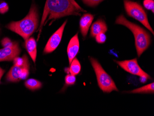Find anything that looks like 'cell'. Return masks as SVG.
I'll return each mask as SVG.
<instances>
[{
  "instance_id": "cell-1",
  "label": "cell",
  "mask_w": 154,
  "mask_h": 116,
  "mask_svg": "<svg viewBox=\"0 0 154 116\" xmlns=\"http://www.w3.org/2000/svg\"><path fill=\"white\" fill-rule=\"evenodd\" d=\"M87 11L79 5L75 0H46L42 18L38 38L43 26L49 21L68 15H81Z\"/></svg>"
},
{
  "instance_id": "cell-2",
  "label": "cell",
  "mask_w": 154,
  "mask_h": 116,
  "mask_svg": "<svg viewBox=\"0 0 154 116\" xmlns=\"http://www.w3.org/2000/svg\"><path fill=\"white\" fill-rule=\"evenodd\" d=\"M38 24V15L36 5L32 4L28 14L20 21L12 22L6 26L8 29L18 34L25 40L36 31Z\"/></svg>"
},
{
  "instance_id": "cell-3",
  "label": "cell",
  "mask_w": 154,
  "mask_h": 116,
  "mask_svg": "<svg viewBox=\"0 0 154 116\" xmlns=\"http://www.w3.org/2000/svg\"><path fill=\"white\" fill-rule=\"evenodd\" d=\"M116 24L125 26L133 33L137 56L140 57L150 45L151 39L149 33L138 25L128 20L123 15H120L117 18Z\"/></svg>"
},
{
  "instance_id": "cell-4",
  "label": "cell",
  "mask_w": 154,
  "mask_h": 116,
  "mask_svg": "<svg viewBox=\"0 0 154 116\" xmlns=\"http://www.w3.org/2000/svg\"><path fill=\"white\" fill-rule=\"evenodd\" d=\"M91 64L97 76L98 84L103 92L109 93L113 91H118L117 87L112 78L103 70L96 59L90 58Z\"/></svg>"
},
{
  "instance_id": "cell-5",
  "label": "cell",
  "mask_w": 154,
  "mask_h": 116,
  "mask_svg": "<svg viewBox=\"0 0 154 116\" xmlns=\"http://www.w3.org/2000/svg\"><path fill=\"white\" fill-rule=\"evenodd\" d=\"M124 4L128 15L141 23L154 35V31L149 25L147 16L142 7L137 2L129 0H124Z\"/></svg>"
},
{
  "instance_id": "cell-6",
  "label": "cell",
  "mask_w": 154,
  "mask_h": 116,
  "mask_svg": "<svg viewBox=\"0 0 154 116\" xmlns=\"http://www.w3.org/2000/svg\"><path fill=\"white\" fill-rule=\"evenodd\" d=\"M114 61L123 70L131 74L139 76L142 78L145 79L146 80L151 79L150 76L145 72L139 66L137 58L122 61L116 60H114Z\"/></svg>"
},
{
  "instance_id": "cell-7",
  "label": "cell",
  "mask_w": 154,
  "mask_h": 116,
  "mask_svg": "<svg viewBox=\"0 0 154 116\" xmlns=\"http://www.w3.org/2000/svg\"><path fill=\"white\" fill-rule=\"evenodd\" d=\"M29 67H19L14 65L11 67L6 76L7 81L17 83L24 80L29 75Z\"/></svg>"
},
{
  "instance_id": "cell-8",
  "label": "cell",
  "mask_w": 154,
  "mask_h": 116,
  "mask_svg": "<svg viewBox=\"0 0 154 116\" xmlns=\"http://www.w3.org/2000/svg\"><path fill=\"white\" fill-rule=\"evenodd\" d=\"M66 23L67 20H66L63 24L61 25V27L51 36L44 49V52L45 53L52 52L58 46L61 41L64 30Z\"/></svg>"
},
{
  "instance_id": "cell-9",
  "label": "cell",
  "mask_w": 154,
  "mask_h": 116,
  "mask_svg": "<svg viewBox=\"0 0 154 116\" xmlns=\"http://www.w3.org/2000/svg\"><path fill=\"white\" fill-rule=\"evenodd\" d=\"M20 52V50L19 44L16 42L12 46L0 49V62L13 60L19 56Z\"/></svg>"
},
{
  "instance_id": "cell-10",
  "label": "cell",
  "mask_w": 154,
  "mask_h": 116,
  "mask_svg": "<svg viewBox=\"0 0 154 116\" xmlns=\"http://www.w3.org/2000/svg\"><path fill=\"white\" fill-rule=\"evenodd\" d=\"M79 49V42L78 34H76L71 39L67 46V55L69 64H70L73 59L76 57Z\"/></svg>"
},
{
  "instance_id": "cell-11",
  "label": "cell",
  "mask_w": 154,
  "mask_h": 116,
  "mask_svg": "<svg viewBox=\"0 0 154 116\" xmlns=\"http://www.w3.org/2000/svg\"><path fill=\"white\" fill-rule=\"evenodd\" d=\"M93 19L94 16L90 14H84L81 17L79 22V25L80 31L84 38H85L87 36L89 28L92 24Z\"/></svg>"
},
{
  "instance_id": "cell-12",
  "label": "cell",
  "mask_w": 154,
  "mask_h": 116,
  "mask_svg": "<svg viewBox=\"0 0 154 116\" xmlns=\"http://www.w3.org/2000/svg\"><path fill=\"white\" fill-rule=\"evenodd\" d=\"M108 30L107 25L103 20H99L94 22L91 27V36L95 37L101 33H105Z\"/></svg>"
},
{
  "instance_id": "cell-13",
  "label": "cell",
  "mask_w": 154,
  "mask_h": 116,
  "mask_svg": "<svg viewBox=\"0 0 154 116\" xmlns=\"http://www.w3.org/2000/svg\"><path fill=\"white\" fill-rule=\"evenodd\" d=\"M25 41V45L27 51L31 56L34 63H35L37 54V43L36 40L33 38H30Z\"/></svg>"
},
{
  "instance_id": "cell-14",
  "label": "cell",
  "mask_w": 154,
  "mask_h": 116,
  "mask_svg": "<svg viewBox=\"0 0 154 116\" xmlns=\"http://www.w3.org/2000/svg\"><path fill=\"white\" fill-rule=\"evenodd\" d=\"M154 83H153L134 90L128 92L130 93H154Z\"/></svg>"
},
{
  "instance_id": "cell-15",
  "label": "cell",
  "mask_w": 154,
  "mask_h": 116,
  "mask_svg": "<svg viewBox=\"0 0 154 116\" xmlns=\"http://www.w3.org/2000/svg\"><path fill=\"white\" fill-rule=\"evenodd\" d=\"M70 65V67L69 72L71 74L76 76L80 73L81 71V65L78 60L77 58H74Z\"/></svg>"
},
{
  "instance_id": "cell-16",
  "label": "cell",
  "mask_w": 154,
  "mask_h": 116,
  "mask_svg": "<svg viewBox=\"0 0 154 116\" xmlns=\"http://www.w3.org/2000/svg\"><path fill=\"white\" fill-rule=\"evenodd\" d=\"M25 86L29 89L35 90L40 88L42 86V83L37 80L29 79L26 81Z\"/></svg>"
},
{
  "instance_id": "cell-17",
  "label": "cell",
  "mask_w": 154,
  "mask_h": 116,
  "mask_svg": "<svg viewBox=\"0 0 154 116\" xmlns=\"http://www.w3.org/2000/svg\"><path fill=\"white\" fill-rule=\"evenodd\" d=\"M14 65L19 67H30L28 59L26 55H24L22 58L16 57L14 59Z\"/></svg>"
},
{
  "instance_id": "cell-18",
  "label": "cell",
  "mask_w": 154,
  "mask_h": 116,
  "mask_svg": "<svg viewBox=\"0 0 154 116\" xmlns=\"http://www.w3.org/2000/svg\"><path fill=\"white\" fill-rule=\"evenodd\" d=\"M144 7L146 9L151 10L153 13L154 12V0H144L143 2Z\"/></svg>"
},
{
  "instance_id": "cell-19",
  "label": "cell",
  "mask_w": 154,
  "mask_h": 116,
  "mask_svg": "<svg viewBox=\"0 0 154 116\" xmlns=\"http://www.w3.org/2000/svg\"><path fill=\"white\" fill-rule=\"evenodd\" d=\"M75 82H76L75 76L69 74L66 77L65 83L67 85H72L75 84Z\"/></svg>"
},
{
  "instance_id": "cell-20",
  "label": "cell",
  "mask_w": 154,
  "mask_h": 116,
  "mask_svg": "<svg viewBox=\"0 0 154 116\" xmlns=\"http://www.w3.org/2000/svg\"><path fill=\"white\" fill-rule=\"evenodd\" d=\"M96 41L99 44H103L106 41L107 37L105 33H101L95 37Z\"/></svg>"
},
{
  "instance_id": "cell-21",
  "label": "cell",
  "mask_w": 154,
  "mask_h": 116,
  "mask_svg": "<svg viewBox=\"0 0 154 116\" xmlns=\"http://www.w3.org/2000/svg\"><path fill=\"white\" fill-rule=\"evenodd\" d=\"M82 1L85 4L91 7H93V6L97 5L103 0H82Z\"/></svg>"
},
{
  "instance_id": "cell-22",
  "label": "cell",
  "mask_w": 154,
  "mask_h": 116,
  "mask_svg": "<svg viewBox=\"0 0 154 116\" xmlns=\"http://www.w3.org/2000/svg\"><path fill=\"white\" fill-rule=\"evenodd\" d=\"M15 42H13L12 41L8 38H5L2 39L1 41V44L3 47H7L13 46Z\"/></svg>"
},
{
  "instance_id": "cell-23",
  "label": "cell",
  "mask_w": 154,
  "mask_h": 116,
  "mask_svg": "<svg viewBox=\"0 0 154 116\" xmlns=\"http://www.w3.org/2000/svg\"><path fill=\"white\" fill-rule=\"evenodd\" d=\"M9 7L8 4L5 2H0V13L1 14H5L8 11Z\"/></svg>"
},
{
  "instance_id": "cell-24",
  "label": "cell",
  "mask_w": 154,
  "mask_h": 116,
  "mask_svg": "<svg viewBox=\"0 0 154 116\" xmlns=\"http://www.w3.org/2000/svg\"><path fill=\"white\" fill-rule=\"evenodd\" d=\"M4 72H5V71L0 67V81H1V80L2 77L3 76Z\"/></svg>"
}]
</instances>
